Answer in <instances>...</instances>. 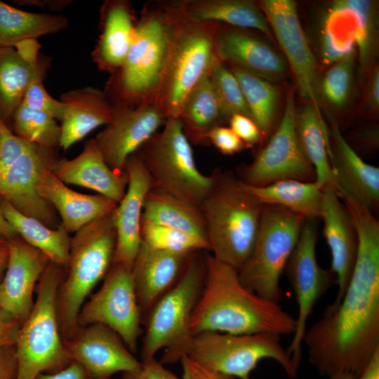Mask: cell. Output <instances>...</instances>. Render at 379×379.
I'll list each match as a JSON object with an SVG mask.
<instances>
[{"label":"cell","mask_w":379,"mask_h":379,"mask_svg":"<svg viewBox=\"0 0 379 379\" xmlns=\"http://www.w3.org/2000/svg\"><path fill=\"white\" fill-rule=\"evenodd\" d=\"M343 201L358 237L354 270L339 303L326 307L302 343L321 376L347 372L359 379L379 350V222L353 197Z\"/></svg>","instance_id":"obj_1"},{"label":"cell","mask_w":379,"mask_h":379,"mask_svg":"<svg viewBox=\"0 0 379 379\" xmlns=\"http://www.w3.org/2000/svg\"><path fill=\"white\" fill-rule=\"evenodd\" d=\"M204 286L192 312V333L215 331L230 334H293L295 318L279 303L245 287L232 267L205 254Z\"/></svg>","instance_id":"obj_2"},{"label":"cell","mask_w":379,"mask_h":379,"mask_svg":"<svg viewBox=\"0 0 379 379\" xmlns=\"http://www.w3.org/2000/svg\"><path fill=\"white\" fill-rule=\"evenodd\" d=\"M178 18L168 1L147 3L142 9L134 37L121 67L103 91L114 107L154 105L161 88Z\"/></svg>","instance_id":"obj_3"},{"label":"cell","mask_w":379,"mask_h":379,"mask_svg":"<svg viewBox=\"0 0 379 379\" xmlns=\"http://www.w3.org/2000/svg\"><path fill=\"white\" fill-rule=\"evenodd\" d=\"M212 173L213 184L200 206L210 251L239 272L253 251L263 205L232 173Z\"/></svg>","instance_id":"obj_4"},{"label":"cell","mask_w":379,"mask_h":379,"mask_svg":"<svg viewBox=\"0 0 379 379\" xmlns=\"http://www.w3.org/2000/svg\"><path fill=\"white\" fill-rule=\"evenodd\" d=\"M116 241L112 212L88 223L70 238L68 272L56 296L57 318L64 343L79 328L77 318L81 305L108 272Z\"/></svg>","instance_id":"obj_5"},{"label":"cell","mask_w":379,"mask_h":379,"mask_svg":"<svg viewBox=\"0 0 379 379\" xmlns=\"http://www.w3.org/2000/svg\"><path fill=\"white\" fill-rule=\"evenodd\" d=\"M64 269L51 262L36 284V301L21 324L14 346L15 379H35L40 373L58 372L71 363L56 312L57 292L65 277Z\"/></svg>","instance_id":"obj_6"},{"label":"cell","mask_w":379,"mask_h":379,"mask_svg":"<svg viewBox=\"0 0 379 379\" xmlns=\"http://www.w3.org/2000/svg\"><path fill=\"white\" fill-rule=\"evenodd\" d=\"M201 251L192 254L179 280L155 303L145 317L141 363L154 358L164 347L166 350L160 362H177L193 337L191 318L205 279V255H201Z\"/></svg>","instance_id":"obj_7"},{"label":"cell","mask_w":379,"mask_h":379,"mask_svg":"<svg viewBox=\"0 0 379 379\" xmlns=\"http://www.w3.org/2000/svg\"><path fill=\"white\" fill-rule=\"evenodd\" d=\"M157 187L179 199L200 207L214 181L213 173L197 167L190 142L178 119H167L157 132L135 152Z\"/></svg>","instance_id":"obj_8"},{"label":"cell","mask_w":379,"mask_h":379,"mask_svg":"<svg viewBox=\"0 0 379 379\" xmlns=\"http://www.w3.org/2000/svg\"><path fill=\"white\" fill-rule=\"evenodd\" d=\"M303 215L275 205H263L253 251L238 272L241 284L268 300L282 298L280 277L300 237Z\"/></svg>","instance_id":"obj_9"},{"label":"cell","mask_w":379,"mask_h":379,"mask_svg":"<svg viewBox=\"0 0 379 379\" xmlns=\"http://www.w3.org/2000/svg\"><path fill=\"white\" fill-rule=\"evenodd\" d=\"M281 340V335L272 333L237 335L204 331L193 335L183 349L180 359L187 356L208 369L250 379V373L260 361L272 359L281 365L289 378H294L299 368Z\"/></svg>","instance_id":"obj_10"},{"label":"cell","mask_w":379,"mask_h":379,"mask_svg":"<svg viewBox=\"0 0 379 379\" xmlns=\"http://www.w3.org/2000/svg\"><path fill=\"white\" fill-rule=\"evenodd\" d=\"M176 15L178 22L170 58L154 103L166 120L178 118L190 91L218 60L215 39L219 23L191 22Z\"/></svg>","instance_id":"obj_11"},{"label":"cell","mask_w":379,"mask_h":379,"mask_svg":"<svg viewBox=\"0 0 379 379\" xmlns=\"http://www.w3.org/2000/svg\"><path fill=\"white\" fill-rule=\"evenodd\" d=\"M317 238L315 219L305 218L298 243L284 269L298 306L295 329L286 350L298 368L307 319L317 301L335 283L331 270L322 268L317 262Z\"/></svg>","instance_id":"obj_12"},{"label":"cell","mask_w":379,"mask_h":379,"mask_svg":"<svg viewBox=\"0 0 379 379\" xmlns=\"http://www.w3.org/2000/svg\"><path fill=\"white\" fill-rule=\"evenodd\" d=\"M296 117L293 93L291 91L278 128L252 163L241 168L238 178L240 181L256 187L289 179L315 182L314 170L298 138Z\"/></svg>","instance_id":"obj_13"},{"label":"cell","mask_w":379,"mask_h":379,"mask_svg":"<svg viewBox=\"0 0 379 379\" xmlns=\"http://www.w3.org/2000/svg\"><path fill=\"white\" fill-rule=\"evenodd\" d=\"M77 321L80 326L95 323L107 326L135 352L142 320L132 272L112 264L100 290L81 308Z\"/></svg>","instance_id":"obj_14"},{"label":"cell","mask_w":379,"mask_h":379,"mask_svg":"<svg viewBox=\"0 0 379 379\" xmlns=\"http://www.w3.org/2000/svg\"><path fill=\"white\" fill-rule=\"evenodd\" d=\"M260 8L295 77L299 93L321 114L317 65L301 27L296 2L262 0Z\"/></svg>","instance_id":"obj_15"},{"label":"cell","mask_w":379,"mask_h":379,"mask_svg":"<svg viewBox=\"0 0 379 379\" xmlns=\"http://www.w3.org/2000/svg\"><path fill=\"white\" fill-rule=\"evenodd\" d=\"M64 344L71 362L78 364L88 379H111L117 372H135L142 366L120 336L102 324L80 326Z\"/></svg>","instance_id":"obj_16"},{"label":"cell","mask_w":379,"mask_h":379,"mask_svg":"<svg viewBox=\"0 0 379 379\" xmlns=\"http://www.w3.org/2000/svg\"><path fill=\"white\" fill-rule=\"evenodd\" d=\"M57 159L54 149L32 144L13 163L0 171V197L22 214L50 228L58 227L52 206L36 190L41 173Z\"/></svg>","instance_id":"obj_17"},{"label":"cell","mask_w":379,"mask_h":379,"mask_svg":"<svg viewBox=\"0 0 379 379\" xmlns=\"http://www.w3.org/2000/svg\"><path fill=\"white\" fill-rule=\"evenodd\" d=\"M114 107L112 121L94 139L109 167L124 173L127 159L157 132L166 119L152 104Z\"/></svg>","instance_id":"obj_18"},{"label":"cell","mask_w":379,"mask_h":379,"mask_svg":"<svg viewBox=\"0 0 379 379\" xmlns=\"http://www.w3.org/2000/svg\"><path fill=\"white\" fill-rule=\"evenodd\" d=\"M8 240V264L0 282V310L22 324L33 309L36 282L51 261L19 235Z\"/></svg>","instance_id":"obj_19"},{"label":"cell","mask_w":379,"mask_h":379,"mask_svg":"<svg viewBox=\"0 0 379 379\" xmlns=\"http://www.w3.org/2000/svg\"><path fill=\"white\" fill-rule=\"evenodd\" d=\"M124 171L128 177L127 190L112 211L117 241L112 264L132 272L142 243L140 222L144 201L152 187V182L135 153L127 159Z\"/></svg>","instance_id":"obj_20"},{"label":"cell","mask_w":379,"mask_h":379,"mask_svg":"<svg viewBox=\"0 0 379 379\" xmlns=\"http://www.w3.org/2000/svg\"><path fill=\"white\" fill-rule=\"evenodd\" d=\"M320 218L324 221V236L331 254V270L335 277L338 293L332 304L337 305L352 277L358 251L357 230L350 213L341 201L335 184L322 191Z\"/></svg>","instance_id":"obj_21"},{"label":"cell","mask_w":379,"mask_h":379,"mask_svg":"<svg viewBox=\"0 0 379 379\" xmlns=\"http://www.w3.org/2000/svg\"><path fill=\"white\" fill-rule=\"evenodd\" d=\"M217 58L268 81L281 79L286 72L284 58L267 43L246 29L220 24L215 39Z\"/></svg>","instance_id":"obj_22"},{"label":"cell","mask_w":379,"mask_h":379,"mask_svg":"<svg viewBox=\"0 0 379 379\" xmlns=\"http://www.w3.org/2000/svg\"><path fill=\"white\" fill-rule=\"evenodd\" d=\"M193 253H170L141 243L132 275L142 324L155 303L179 280Z\"/></svg>","instance_id":"obj_23"},{"label":"cell","mask_w":379,"mask_h":379,"mask_svg":"<svg viewBox=\"0 0 379 379\" xmlns=\"http://www.w3.org/2000/svg\"><path fill=\"white\" fill-rule=\"evenodd\" d=\"M332 138L331 164L337 190L343 191L371 211L379 206V168L366 163L343 136L334 121L328 129Z\"/></svg>","instance_id":"obj_24"},{"label":"cell","mask_w":379,"mask_h":379,"mask_svg":"<svg viewBox=\"0 0 379 379\" xmlns=\"http://www.w3.org/2000/svg\"><path fill=\"white\" fill-rule=\"evenodd\" d=\"M51 171L62 182L82 186L119 203L126 194L127 173H118L109 167L95 139L72 159L56 160Z\"/></svg>","instance_id":"obj_25"},{"label":"cell","mask_w":379,"mask_h":379,"mask_svg":"<svg viewBox=\"0 0 379 379\" xmlns=\"http://www.w3.org/2000/svg\"><path fill=\"white\" fill-rule=\"evenodd\" d=\"M36 190L58 211L65 230L76 232L88 223L111 213L118 203L101 194L75 192L53 175L51 166L40 174Z\"/></svg>","instance_id":"obj_26"},{"label":"cell","mask_w":379,"mask_h":379,"mask_svg":"<svg viewBox=\"0 0 379 379\" xmlns=\"http://www.w3.org/2000/svg\"><path fill=\"white\" fill-rule=\"evenodd\" d=\"M100 13V34L92 52V59L99 69L112 74L125 61L138 18L127 0L105 1Z\"/></svg>","instance_id":"obj_27"},{"label":"cell","mask_w":379,"mask_h":379,"mask_svg":"<svg viewBox=\"0 0 379 379\" xmlns=\"http://www.w3.org/2000/svg\"><path fill=\"white\" fill-rule=\"evenodd\" d=\"M65 107L61 120L59 147L67 149L95 128L112 121L114 107L105 92L85 86L64 93L60 100Z\"/></svg>","instance_id":"obj_28"},{"label":"cell","mask_w":379,"mask_h":379,"mask_svg":"<svg viewBox=\"0 0 379 379\" xmlns=\"http://www.w3.org/2000/svg\"><path fill=\"white\" fill-rule=\"evenodd\" d=\"M168 3L180 18L188 22H215L243 29H255L272 36L265 13L253 1L180 0Z\"/></svg>","instance_id":"obj_29"},{"label":"cell","mask_w":379,"mask_h":379,"mask_svg":"<svg viewBox=\"0 0 379 379\" xmlns=\"http://www.w3.org/2000/svg\"><path fill=\"white\" fill-rule=\"evenodd\" d=\"M48 59L38 65L27 62L13 47L0 46V119L9 128L29 85L46 76Z\"/></svg>","instance_id":"obj_30"},{"label":"cell","mask_w":379,"mask_h":379,"mask_svg":"<svg viewBox=\"0 0 379 379\" xmlns=\"http://www.w3.org/2000/svg\"><path fill=\"white\" fill-rule=\"evenodd\" d=\"M210 71L190 91L177 118L189 141L196 145L205 143L207 133L227 119L213 88Z\"/></svg>","instance_id":"obj_31"},{"label":"cell","mask_w":379,"mask_h":379,"mask_svg":"<svg viewBox=\"0 0 379 379\" xmlns=\"http://www.w3.org/2000/svg\"><path fill=\"white\" fill-rule=\"evenodd\" d=\"M142 218L208 241L206 222L200 207L157 187H152L145 197Z\"/></svg>","instance_id":"obj_32"},{"label":"cell","mask_w":379,"mask_h":379,"mask_svg":"<svg viewBox=\"0 0 379 379\" xmlns=\"http://www.w3.org/2000/svg\"><path fill=\"white\" fill-rule=\"evenodd\" d=\"M296 133L302 150L313 167L315 182L324 189L335 184L331 168L328 128L323 117L312 104L306 105L296 117Z\"/></svg>","instance_id":"obj_33"},{"label":"cell","mask_w":379,"mask_h":379,"mask_svg":"<svg viewBox=\"0 0 379 379\" xmlns=\"http://www.w3.org/2000/svg\"><path fill=\"white\" fill-rule=\"evenodd\" d=\"M242 185L262 205L279 206L306 218H320L323 189L315 182L289 179L262 187Z\"/></svg>","instance_id":"obj_34"},{"label":"cell","mask_w":379,"mask_h":379,"mask_svg":"<svg viewBox=\"0 0 379 379\" xmlns=\"http://www.w3.org/2000/svg\"><path fill=\"white\" fill-rule=\"evenodd\" d=\"M3 213L17 234L29 245L44 253L60 267H68L70 237L62 224L52 229L39 220L27 216L2 199Z\"/></svg>","instance_id":"obj_35"},{"label":"cell","mask_w":379,"mask_h":379,"mask_svg":"<svg viewBox=\"0 0 379 379\" xmlns=\"http://www.w3.org/2000/svg\"><path fill=\"white\" fill-rule=\"evenodd\" d=\"M67 26L63 15L27 12L0 1V46L14 47L24 40L55 34Z\"/></svg>","instance_id":"obj_36"},{"label":"cell","mask_w":379,"mask_h":379,"mask_svg":"<svg viewBox=\"0 0 379 379\" xmlns=\"http://www.w3.org/2000/svg\"><path fill=\"white\" fill-rule=\"evenodd\" d=\"M237 79L251 119L263 136L270 131L276 112L279 93L268 81L237 67L230 68Z\"/></svg>","instance_id":"obj_37"},{"label":"cell","mask_w":379,"mask_h":379,"mask_svg":"<svg viewBox=\"0 0 379 379\" xmlns=\"http://www.w3.org/2000/svg\"><path fill=\"white\" fill-rule=\"evenodd\" d=\"M13 133L25 141L54 149L59 146L61 128L48 113L20 103L12 121Z\"/></svg>","instance_id":"obj_38"},{"label":"cell","mask_w":379,"mask_h":379,"mask_svg":"<svg viewBox=\"0 0 379 379\" xmlns=\"http://www.w3.org/2000/svg\"><path fill=\"white\" fill-rule=\"evenodd\" d=\"M142 242L148 246L174 253L210 251L207 241L173 228L154 224L141 217Z\"/></svg>","instance_id":"obj_39"},{"label":"cell","mask_w":379,"mask_h":379,"mask_svg":"<svg viewBox=\"0 0 379 379\" xmlns=\"http://www.w3.org/2000/svg\"><path fill=\"white\" fill-rule=\"evenodd\" d=\"M210 77L225 117L228 120L234 114L251 118L240 85L230 68L217 60L210 71Z\"/></svg>","instance_id":"obj_40"},{"label":"cell","mask_w":379,"mask_h":379,"mask_svg":"<svg viewBox=\"0 0 379 379\" xmlns=\"http://www.w3.org/2000/svg\"><path fill=\"white\" fill-rule=\"evenodd\" d=\"M354 53L337 61L325 74L320 82V92L325 100L335 107H342L347 102L351 90Z\"/></svg>","instance_id":"obj_41"},{"label":"cell","mask_w":379,"mask_h":379,"mask_svg":"<svg viewBox=\"0 0 379 379\" xmlns=\"http://www.w3.org/2000/svg\"><path fill=\"white\" fill-rule=\"evenodd\" d=\"M357 15L358 27L355 41L360 53L361 69L366 67L374 45L376 32V20L375 9L369 1H343Z\"/></svg>","instance_id":"obj_42"},{"label":"cell","mask_w":379,"mask_h":379,"mask_svg":"<svg viewBox=\"0 0 379 379\" xmlns=\"http://www.w3.org/2000/svg\"><path fill=\"white\" fill-rule=\"evenodd\" d=\"M43 81V78L34 80L27 87L20 103L45 112L61 121L65 112L64 105L50 95L44 88Z\"/></svg>","instance_id":"obj_43"},{"label":"cell","mask_w":379,"mask_h":379,"mask_svg":"<svg viewBox=\"0 0 379 379\" xmlns=\"http://www.w3.org/2000/svg\"><path fill=\"white\" fill-rule=\"evenodd\" d=\"M32 144L17 136L0 119V171L17 160Z\"/></svg>","instance_id":"obj_44"},{"label":"cell","mask_w":379,"mask_h":379,"mask_svg":"<svg viewBox=\"0 0 379 379\" xmlns=\"http://www.w3.org/2000/svg\"><path fill=\"white\" fill-rule=\"evenodd\" d=\"M209 142L220 152L232 155L241 152L247 146L230 128L218 126L211 129L205 137V142Z\"/></svg>","instance_id":"obj_45"},{"label":"cell","mask_w":379,"mask_h":379,"mask_svg":"<svg viewBox=\"0 0 379 379\" xmlns=\"http://www.w3.org/2000/svg\"><path fill=\"white\" fill-rule=\"evenodd\" d=\"M230 128L247 147L260 142L264 137L257 124L248 117L234 114L229 119Z\"/></svg>","instance_id":"obj_46"},{"label":"cell","mask_w":379,"mask_h":379,"mask_svg":"<svg viewBox=\"0 0 379 379\" xmlns=\"http://www.w3.org/2000/svg\"><path fill=\"white\" fill-rule=\"evenodd\" d=\"M124 379H181L167 370L160 361L154 357L142 363L140 370L124 373Z\"/></svg>","instance_id":"obj_47"},{"label":"cell","mask_w":379,"mask_h":379,"mask_svg":"<svg viewBox=\"0 0 379 379\" xmlns=\"http://www.w3.org/2000/svg\"><path fill=\"white\" fill-rule=\"evenodd\" d=\"M182 379H236L235 377L208 369L187 356L181 359Z\"/></svg>","instance_id":"obj_48"},{"label":"cell","mask_w":379,"mask_h":379,"mask_svg":"<svg viewBox=\"0 0 379 379\" xmlns=\"http://www.w3.org/2000/svg\"><path fill=\"white\" fill-rule=\"evenodd\" d=\"M21 323L0 310V349L15 346Z\"/></svg>","instance_id":"obj_49"},{"label":"cell","mask_w":379,"mask_h":379,"mask_svg":"<svg viewBox=\"0 0 379 379\" xmlns=\"http://www.w3.org/2000/svg\"><path fill=\"white\" fill-rule=\"evenodd\" d=\"M17 373V361L15 347L0 349V379H15Z\"/></svg>","instance_id":"obj_50"},{"label":"cell","mask_w":379,"mask_h":379,"mask_svg":"<svg viewBox=\"0 0 379 379\" xmlns=\"http://www.w3.org/2000/svg\"><path fill=\"white\" fill-rule=\"evenodd\" d=\"M41 45L36 39H27L16 44L14 48L27 62L38 65L43 61L39 55Z\"/></svg>","instance_id":"obj_51"},{"label":"cell","mask_w":379,"mask_h":379,"mask_svg":"<svg viewBox=\"0 0 379 379\" xmlns=\"http://www.w3.org/2000/svg\"><path fill=\"white\" fill-rule=\"evenodd\" d=\"M35 379H88L83 368L72 361L65 368L53 373H40Z\"/></svg>","instance_id":"obj_52"},{"label":"cell","mask_w":379,"mask_h":379,"mask_svg":"<svg viewBox=\"0 0 379 379\" xmlns=\"http://www.w3.org/2000/svg\"><path fill=\"white\" fill-rule=\"evenodd\" d=\"M366 101L368 106L378 111L379 107V69L375 66L368 78L366 88Z\"/></svg>","instance_id":"obj_53"},{"label":"cell","mask_w":379,"mask_h":379,"mask_svg":"<svg viewBox=\"0 0 379 379\" xmlns=\"http://www.w3.org/2000/svg\"><path fill=\"white\" fill-rule=\"evenodd\" d=\"M19 5L35 6L46 8L52 11H61L69 6L72 1L70 0H18L14 1Z\"/></svg>","instance_id":"obj_54"},{"label":"cell","mask_w":379,"mask_h":379,"mask_svg":"<svg viewBox=\"0 0 379 379\" xmlns=\"http://www.w3.org/2000/svg\"><path fill=\"white\" fill-rule=\"evenodd\" d=\"M359 379H379V350L373 354Z\"/></svg>","instance_id":"obj_55"},{"label":"cell","mask_w":379,"mask_h":379,"mask_svg":"<svg viewBox=\"0 0 379 379\" xmlns=\"http://www.w3.org/2000/svg\"><path fill=\"white\" fill-rule=\"evenodd\" d=\"M8 253V240L0 235V282L7 267Z\"/></svg>","instance_id":"obj_56"},{"label":"cell","mask_w":379,"mask_h":379,"mask_svg":"<svg viewBox=\"0 0 379 379\" xmlns=\"http://www.w3.org/2000/svg\"><path fill=\"white\" fill-rule=\"evenodd\" d=\"M1 202L2 199L0 197V235L8 239L18 234L6 219L2 211Z\"/></svg>","instance_id":"obj_57"},{"label":"cell","mask_w":379,"mask_h":379,"mask_svg":"<svg viewBox=\"0 0 379 379\" xmlns=\"http://www.w3.org/2000/svg\"><path fill=\"white\" fill-rule=\"evenodd\" d=\"M327 379H357L356 377L352 373L347 372H340L330 377Z\"/></svg>","instance_id":"obj_58"}]
</instances>
